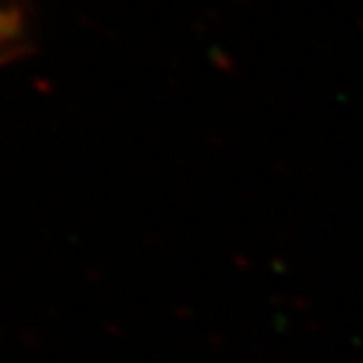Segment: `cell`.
I'll list each match as a JSON object with an SVG mask.
<instances>
[{
    "label": "cell",
    "instance_id": "1",
    "mask_svg": "<svg viewBox=\"0 0 363 363\" xmlns=\"http://www.w3.org/2000/svg\"><path fill=\"white\" fill-rule=\"evenodd\" d=\"M8 28H11V18L6 16V13L0 11V38L8 33Z\"/></svg>",
    "mask_w": 363,
    "mask_h": 363
}]
</instances>
